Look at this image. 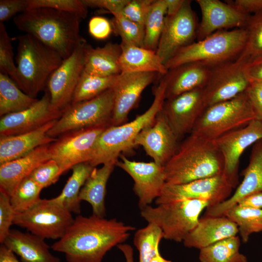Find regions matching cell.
Wrapping results in <instances>:
<instances>
[{"label": "cell", "instance_id": "3957f363", "mask_svg": "<svg viewBox=\"0 0 262 262\" xmlns=\"http://www.w3.org/2000/svg\"><path fill=\"white\" fill-rule=\"evenodd\" d=\"M164 167L166 183L180 184L223 174L224 162L213 141L190 134Z\"/></svg>", "mask_w": 262, "mask_h": 262}, {"label": "cell", "instance_id": "52a82bcc", "mask_svg": "<svg viewBox=\"0 0 262 262\" xmlns=\"http://www.w3.org/2000/svg\"><path fill=\"white\" fill-rule=\"evenodd\" d=\"M204 200L185 199L158 205L147 206L140 214L148 223L157 226L164 238L177 242L183 241L196 227L202 211L209 207Z\"/></svg>", "mask_w": 262, "mask_h": 262}, {"label": "cell", "instance_id": "680465c9", "mask_svg": "<svg viewBox=\"0 0 262 262\" xmlns=\"http://www.w3.org/2000/svg\"><path fill=\"white\" fill-rule=\"evenodd\" d=\"M149 262H172L169 260H167L164 258L158 252Z\"/></svg>", "mask_w": 262, "mask_h": 262}, {"label": "cell", "instance_id": "83f0119b", "mask_svg": "<svg viewBox=\"0 0 262 262\" xmlns=\"http://www.w3.org/2000/svg\"><path fill=\"white\" fill-rule=\"evenodd\" d=\"M18 255L22 262H60L52 255L45 239L32 233L11 229L2 243Z\"/></svg>", "mask_w": 262, "mask_h": 262}, {"label": "cell", "instance_id": "e575fe53", "mask_svg": "<svg viewBox=\"0 0 262 262\" xmlns=\"http://www.w3.org/2000/svg\"><path fill=\"white\" fill-rule=\"evenodd\" d=\"M224 215L234 222L243 243H246L254 233L262 231V209L240 206L232 207Z\"/></svg>", "mask_w": 262, "mask_h": 262}, {"label": "cell", "instance_id": "4316f807", "mask_svg": "<svg viewBox=\"0 0 262 262\" xmlns=\"http://www.w3.org/2000/svg\"><path fill=\"white\" fill-rule=\"evenodd\" d=\"M57 120L31 131L0 136V164L24 156L39 147L55 141L56 138L49 136L47 133Z\"/></svg>", "mask_w": 262, "mask_h": 262}, {"label": "cell", "instance_id": "11a10c76", "mask_svg": "<svg viewBox=\"0 0 262 262\" xmlns=\"http://www.w3.org/2000/svg\"><path fill=\"white\" fill-rule=\"evenodd\" d=\"M0 262H19L14 253L3 244L0 246Z\"/></svg>", "mask_w": 262, "mask_h": 262}, {"label": "cell", "instance_id": "d4e9b609", "mask_svg": "<svg viewBox=\"0 0 262 262\" xmlns=\"http://www.w3.org/2000/svg\"><path fill=\"white\" fill-rule=\"evenodd\" d=\"M49 144L39 147L24 156L0 164V190L10 197L18 184L38 165L50 159Z\"/></svg>", "mask_w": 262, "mask_h": 262}, {"label": "cell", "instance_id": "4dcf8cb0", "mask_svg": "<svg viewBox=\"0 0 262 262\" xmlns=\"http://www.w3.org/2000/svg\"><path fill=\"white\" fill-rule=\"evenodd\" d=\"M103 165L99 168H94L80 191L79 198L91 205L93 214L104 218L106 185L116 164L111 162Z\"/></svg>", "mask_w": 262, "mask_h": 262}, {"label": "cell", "instance_id": "f5cc1de1", "mask_svg": "<svg viewBox=\"0 0 262 262\" xmlns=\"http://www.w3.org/2000/svg\"><path fill=\"white\" fill-rule=\"evenodd\" d=\"M245 66L250 82H262V57Z\"/></svg>", "mask_w": 262, "mask_h": 262}, {"label": "cell", "instance_id": "f1b7e54d", "mask_svg": "<svg viewBox=\"0 0 262 262\" xmlns=\"http://www.w3.org/2000/svg\"><path fill=\"white\" fill-rule=\"evenodd\" d=\"M119 60L121 73L156 72L161 76L167 71L156 51L121 42Z\"/></svg>", "mask_w": 262, "mask_h": 262}, {"label": "cell", "instance_id": "7a4b0ae2", "mask_svg": "<svg viewBox=\"0 0 262 262\" xmlns=\"http://www.w3.org/2000/svg\"><path fill=\"white\" fill-rule=\"evenodd\" d=\"M81 19L76 15L47 8L28 9L13 18L18 30L54 49L63 60L86 42L80 34Z\"/></svg>", "mask_w": 262, "mask_h": 262}, {"label": "cell", "instance_id": "816d5d0a", "mask_svg": "<svg viewBox=\"0 0 262 262\" xmlns=\"http://www.w3.org/2000/svg\"><path fill=\"white\" fill-rule=\"evenodd\" d=\"M242 13L253 15L262 10V0H227Z\"/></svg>", "mask_w": 262, "mask_h": 262}, {"label": "cell", "instance_id": "8d00e7d4", "mask_svg": "<svg viewBox=\"0 0 262 262\" xmlns=\"http://www.w3.org/2000/svg\"><path fill=\"white\" fill-rule=\"evenodd\" d=\"M119 75L102 77L83 71L76 88L72 103L93 98L113 87Z\"/></svg>", "mask_w": 262, "mask_h": 262}, {"label": "cell", "instance_id": "b9f144b4", "mask_svg": "<svg viewBox=\"0 0 262 262\" xmlns=\"http://www.w3.org/2000/svg\"><path fill=\"white\" fill-rule=\"evenodd\" d=\"M0 72L8 75L17 84V67L14 61L12 39L4 23L0 22Z\"/></svg>", "mask_w": 262, "mask_h": 262}, {"label": "cell", "instance_id": "6f0895ef", "mask_svg": "<svg viewBox=\"0 0 262 262\" xmlns=\"http://www.w3.org/2000/svg\"><path fill=\"white\" fill-rule=\"evenodd\" d=\"M117 246L124 254L126 262H134L133 249L131 246L128 244H121Z\"/></svg>", "mask_w": 262, "mask_h": 262}, {"label": "cell", "instance_id": "d6986e66", "mask_svg": "<svg viewBox=\"0 0 262 262\" xmlns=\"http://www.w3.org/2000/svg\"><path fill=\"white\" fill-rule=\"evenodd\" d=\"M178 142L162 109L153 121L139 133L133 145L142 146L153 162L164 166L176 151Z\"/></svg>", "mask_w": 262, "mask_h": 262}, {"label": "cell", "instance_id": "f35d334b", "mask_svg": "<svg viewBox=\"0 0 262 262\" xmlns=\"http://www.w3.org/2000/svg\"><path fill=\"white\" fill-rule=\"evenodd\" d=\"M163 238L161 229L152 223H148L135 232L133 243L139 253V262H149L159 252V243Z\"/></svg>", "mask_w": 262, "mask_h": 262}, {"label": "cell", "instance_id": "f546056e", "mask_svg": "<svg viewBox=\"0 0 262 262\" xmlns=\"http://www.w3.org/2000/svg\"><path fill=\"white\" fill-rule=\"evenodd\" d=\"M121 53L120 44L108 42L103 47L93 48L87 44L86 58L83 72L98 76L119 75V60Z\"/></svg>", "mask_w": 262, "mask_h": 262}, {"label": "cell", "instance_id": "5bb4252c", "mask_svg": "<svg viewBox=\"0 0 262 262\" xmlns=\"http://www.w3.org/2000/svg\"><path fill=\"white\" fill-rule=\"evenodd\" d=\"M233 189L223 174L180 184L165 183L155 203L158 205L178 200L194 199L206 200L209 207H213L228 199Z\"/></svg>", "mask_w": 262, "mask_h": 262}, {"label": "cell", "instance_id": "681fc988", "mask_svg": "<svg viewBox=\"0 0 262 262\" xmlns=\"http://www.w3.org/2000/svg\"><path fill=\"white\" fill-rule=\"evenodd\" d=\"M246 93L256 119L262 122V82H250Z\"/></svg>", "mask_w": 262, "mask_h": 262}, {"label": "cell", "instance_id": "ba28073f", "mask_svg": "<svg viewBox=\"0 0 262 262\" xmlns=\"http://www.w3.org/2000/svg\"><path fill=\"white\" fill-rule=\"evenodd\" d=\"M255 118L245 91L233 98L206 107L190 134L213 141Z\"/></svg>", "mask_w": 262, "mask_h": 262}, {"label": "cell", "instance_id": "7bdbcfd3", "mask_svg": "<svg viewBox=\"0 0 262 262\" xmlns=\"http://www.w3.org/2000/svg\"><path fill=\"white\" fill-rule=\"evenodd\" d=\"M47 8L72 13L81 18H85L88 8L82 0H29L28 9Z\"/></svg>", "mask_w": 262, "mask_h": 262}, {"label": "cell", "instance_id": "6da1fadb", "mask_svg": "<svg viewBox=\"0 0 262 262\" xmlns=\"http://www.w3.org/2000/svg\"><path fill=\"white\" fill-rule=\"evenodd\" d=\"M135 229L115 218L79 215L51 248L64 253L67 262H101L108 251L124 242Z\"/></svg>", "mask_w": 262, "mask_h": 262}, {"label": "cell", "instance_id": "f6af8a7d", "mask_svg": "<svg viewBox=\"0 0 262 262\" xmlns=\"http://www.w3.org/2000/svg\"><path fill=\"white\" fill-rule=\"evenodd\" d=\"M154 0H129L122 14L129 20L145 26L148 13Z\"/></svg>", "mask_w": 262, "mask_h": 262}, {"label": "cell", "instance_id": "74e56055", "mask_svg": "<svg viewBox=\"0 0 262 262\" xmlns=\"http://www.w3.org/2000/svg\"><path fill=\"white\" fill-rule=\"evenodd\" d=\"M246 28V44L237 59L244 65L262 57V10L251 16Z\"/></svg>", "mask_w": 262, "mask_h": 262}, {"label": "cell", "instance_id": "ee69618b", "mask_svg": "<svg viewBox=\"0 0 262 262\" xmlns=\"http://www.w3.org/2000/svg\"><path fill=\"white\" fill-rule=\"evenodd\" d=\"M63 173L58 164L49 159L38 165L29 177L43 189L55 183Z\"/></svg>", "mask_w": 262, "mask_h": 262}, {"label": "cell", "instance_id": "484cf974", "mask_svg": "<svg viewBox=\"0 0 262 262\" xmlns=\"http://www.w3.org/2000/svg\"><path fill=\"white\" fill-rule=\"evenodd\" d=\"M237 225L225 215L199 218L196 227L184 240V246L201 249L218 241L236 236Z\"/></svg>", "mask_w": 262, "mask_h": 262}, {"label": "cell", "instance_id": "836d02e7", "mask_svg": "<svg viewBox=\"0 0 262 262\" xmlns=\"http://www.w3.org/2000/svg\"><path fill=\"white\" fill-rule=\"evenodd\" d=\"M240 246L239 236L227 238L200 249L199 259L201 262H247Z\"/></svg>", "mask_w": 262, "mask_h": 262}, {"label": "cell", "instance_id": "d6a6232c", "mask_svg": "<svg viewBox=\"0 0 262 262\" xmlns=\"http://www.w3.org/2000/svg\"><path fill=\"white\" fill-rule=\"evenodd\" d=\"M38 99L27 95L8 75L0 72V117L24 110Z\"/></svg>", "mask_w": 262, "mask_h": 262}, {"label": "cell", "instance_id": "60d3db41", "mask_svg": "<svg viewBox=\"0 0 262 262\" xmlns=\"http://www.w3.org/2000/svg\"><path fill=\"white\" fill-rule=\"evenodd\" d=\"M111 22L113 32L120 36L121 42L143 47L145 26L126 18L122 13L114 16Z\"/></svg>", "mask_w": 262, "mask_h": 262}, {"label": "cell", "instance_id": "7dc6e473", "mask_svg": "<svg viewBox=\"0 0 262 262\" xmlns=\"http://www.w3.org/2000/svg\"><path fill=\"white\" fill-rule=\"evenodd\" d=\"M29 0H0V22H4L28 9Z\"/></svg>", "mask_w": 262, "mask_h": 262}, {"label": "cell", "instance_id": "9a60e30c", "mask_svg": "<svg viewBox=\"0 0 262 262\" xmlns=\"http://www.w3.org/2000/svg\"><path fill=\"white\" fill-rule=\"evenodd\" d=\"M261 139L262 122L255 118L213 141L224 159L223 174L233 188L239 183L238 167L242 154L247 147Z\"/></svg>", "mask_w": 262, "mask_h": 262}, {"label": "cell", "instance_id": "c3c4849f", "mask_svg": "<svg viewBox=\"0 0 262 262\" xmlns=\"http://www.w3.org/2000/svg\"><path fill=\"white\" fill-rule=\"evenodd\" d=\"M88 31L92 36L98 40L107 38L113 32L112 22L107 18L96 16L88 23Z\"/></svg>", "mask_w": 262, "mask_h": 262}, {"label": "cell", "instance_id": "db71d44e", "mask_svg": "<svg viewBox=\"0 0 262 262\" xmlns=\"http://www.w3.org/2000/svg\"><path fill=\"white\" fill-rule=\"evenodd\" d=\"M237 204L243 207L262 209V192H257L246 197Z\"/></svg>", "mask_w": 262, "mask_h": 262}, {"label": "cell", "instance_id": "8fae6325", "mask_svg": "<svg viewBox=\"0 0 262 262\" xmlns=\"http://www.w3.org/2000/svg\"><path fill=\"white\" fill-rule=\"evenodd\" d=\"M87 43L78 46L52 73L47 83V91L52 108L63 112L71 103L73 95L83 71Z\"/></svg>", "mask_w": 262, "mask_h": 262}, {"label": "cell", "instance_id": "8992f818", "mask_svg": "<svg viewBox=\"0 0 262 262\" xmlns=\"http://www.w3.org/2000/svg\"><path fill=\"white\" fill-rule=\"evenodd\" d=\"M246 28L217 31L178 51L164 65L168 70L183 64L199 62L214 67L237 60L246 40Z\"/></svg>", "mask_w": 262, "mask_h": 262}, {"label": "cell", "instance_id": "4fadbf2b", "mask_svg": "<svg viewBox=\"0 0 262 262\" xmlns=\"http://www.w3.org/2000/svg\"><path fill=\"white\" fill-rule=\"evenodd\" d=\"M108 127H96L71 131L49 145L50 159L54 160L63 172L76 164L88 163L99 136Z\"/></svg>", "mask_w": 262, "mask_h": 262}, {"label": "cell", "instance_id": "7402d4cb", "mask_svg": "<svg viewBox=\"0 0 262 262\" xmlns=\"http://www.w3.org/2000/svg\"><path fill=\"white\" fill-rule=\"evenodd\" d=\"M62 112L51 107L47 90L41 99L22 111L0 117V136L17 135L32 131L54 120Z\"/></svg>", "mask_w": 262, "mask_h": 262}, {"label": "cell", "instance_id": "7c38bea8", "mask_svg": "<svg viewBox=\"0 0 262 262\" xmlns=\"http://www.w3.org/2000/svg\"><path fill=\"white\" fill-rule=\"evenodd\" d=\"M191 1L184 0L177 13L166 16L156 51L164 65L178 51L194 43L196 39L198 24L191 7Z\"/></svg>", "mask_w": 262, "mask_h": 262}, {"label": "cell", "instance_id": "44dd1931", "mask_svg": "<svg viewBox=\"0 0 262 262\" xmlns=\"http://www.w3.org/2000/svg\"><path fill=\"white\" fill-rule=\"evenodd\" d=\"M196 2L200 7L202 15L197 26V41L218 31L246 28L251 16L240 11L227 1L196 0Z\"/></svg>", "mask_w": 262, "mask_h": 262}, {"label": "cell", "instance_id": "277c9868", "mask_svg": "<svg viewBox=\"0 0 262 262\" xmlns=\"http://www.w3.org/2000/svg\"><path fill=\"white\" fill-rule=\"evenodd\" d=\"M165 83L161 78L153 91V101L147 110L130 122L107 127L97 140L87 163L94 167L111 162L116 164L121 154L134 147L139 133L153 121L162 109L165 100Z\"/></svg>", "mask_w": 262, "mask_h": 262}, {"label": "cell", "instance_id": "ab89813d", "mask_svg": "<svg viewBox=\"0 0 262 262\" xmlns=\"http://www.w3.org/2000/svg\"><path fill=\"white\" fill-rule=\"evenodd\" d=\"M42 189L29 176L25 178L10 197L16 214L24 212L37 203L41 199L40 194Z\"/></svg>", "mask_w": 262, "mask_h": 262}, {"label": "cell", "instance_id": "2e32d148", "mask_svg": "<svg viewBox=\"0 0 262 262\" xmlns=\"http://www.w3.org/2000/svg\"><path fill=\"white\" fill-rule=\"evenodd\" d=\"M250 82L245 65L237 60L213 67L202 88L206 108L244 93Z\"/></svg>", "mask_w": 262, "mask_h": 262}, {"label": "cell", "instance_id": "9f6ffc18", "mask_svg": "<svg viewBox=\"0 0 262 262\" xmlns=\"http://www.w3.org/2000/svg\"><path fill=\"white\" fill-rule=\"evenodd\" d=\"M167 5V16L177 13L183 4L184 0H165Z\"/></svg>", "mask_w": 262, "mask_h": 262}, {"label": "cell", "instance_id": "603a6c76", "mask_svg": "<svg viewBox=\"0 0 262 262\" xmlns=\"http://www.w3.org/2000/svg\"><path fill=\"white\" fill-rule=\"evenodd\" d=\"M243 179L232 196L222 203L206 208L205 216H218L225 213L246 197L262 192V139L253 145L247 166L242 172Z\"/></svg>", "mask_w": 262, "mask_h": 262}, {"label": "cell", "instance_id": "f907efd6", "mask_svg": "<svg viewBox=\"0 0 262 262\" xmlns=\"http://www.w3.org/2000/svg\"><path fill=\"white\" fill-rule=\"evenodd\" d=\"M129 0H82L87 7L98 8L107 10L114 16L122 13Z\"/></svg>", "mask_w": 262, "mask_h": 262}, {"label": "cell", "instance_id": "d590c367", "mask_svg": "<svg viewBox=\"0 0 262 262\" xmlns=\"http://www.w3.org/2000/svg\"><path fill=\"white\" fill-rule=\"evenodd\" d=\"M167 13L165 0H154L145 24L143 48L156 51Z\"/></svg>", "mask_w": 262, "mask_h": 262}, {"label": "cell", "instance_id": "5b68a950", "mask_svg": "<svg viewBox=\"0 0 262 262\" xmlns=\"http://www.w3.org/2000/svg\"><path fill=\"white\" fill-rule=\"evenodd\" d=\"M17 40V85L27 95L36 98L63 59L54 49L30 34L20 35Z\"/></svg>", "mask_w": 262, "mask_h": 262}, {"label": "cell", "instance_id": "30bf717a", "mask_svg": "<svg viewBox=\"0 0 262 262\" xmlns=\"http://www.w3.org/2000/svg\"><path fill=\"white\" fill-rule=\"evenodd\" d=\"M74 220L72 213L53 198L41 199L27 211L16 214L13 224L44 239H60Z\"/></svg>", "mask_w": 262, "mask_h": 262}, {"label": "cell", "instance_id": "ac0fdd59", "mask_svg": "<svg viewBox=\"0 0 262 262\" xmlns=\"http://www.w3.org/2000/svg\"><path fill=\"white\" fill-rule=\"evenodd\" d=\"M205 108L202 88H196L165 99L162 110L179 140L191 133Z\"/></svg>", "mask_w": 262, "mask_h": 262}, {"label": "cell", "instance_id": "1f68e13d", "mask_svg": "<svg viewBox=\"0 0 262 262\" xmlns=\"http://www.w3.org/2000/svg\"><path fill=\"white\" fill-rule=\"evenodd\" d=\"M94 167L87 163L73 166L72 175L68 178L62 192L55 199L60 202L70 213H81L80 191L91 175Z\"/></svg>", "mask_w": 262, "mask_h": 262}, {"label": "cell", "instance_id": "9c48e42d", "mask_svg": "<svg viewBox=\"0 0 262 262\" xmlns=\"http://www.w3.org/2000/svg\"><path fill=\"white\" fill-rule=\"evenodd\" d=\"M114 101L112 87L93 98L71 103L48 131V136L56 138L71 131L110 126Z\"/></svg>", "mask_w": 262, "mask_h": 262}, {"label": "cell", "instance_id": "e0dca14e", "mask_svg": "<svg viewBox=\"0 0 262 262\" xmlns=\"http://www.w3.org/2000/svg\"><path fill=\"white\" fill-rule=\"evenodd\" d=\"M116 165L132 179L133 190L138 198V206L144 208L161 195L166 183L164 167L154 162L131 161L121 154Z\"/></svg>", "mask_w": 262, "mask_h": 262}, {"label": "cell", "instance_id": "ffe728a7", "mask_svg": "<svg viewBox=\"0 0 262 262\" xmlns=\"http://www.w3.org/2000/svg\"><path fill=\"white\" fill-rule=\"evenodd\" d=\"M158 74L146 72L118 75L113 87L114 101L111 126L126 123L129 113L138 103L142 92L154 81Z\"/></svg>", "mask_w": 262, "mask_h": 262}, {"label": "cell", "instance_id": "bcb514c9", "mask_svg": "<svg viewBox=\"0 0 262 262\" xmlns=\"http://www.w3.org/2000/svg\"><path fill=\"white\" fill-rule=\"evenodd\" d=\"M10 197L0 190V242L2 244L8 235L16 215L10 203Z\"/></svg>", "mask_w": 262, "mask_h": 262}, {"label": "cell", "instance_id": "cb8c5ba5", "mask_svg": "<svg viewBox=\"0 0 262 262\" xmlns=\"http://www.w3.org/2000/svg\"><path fill=\"white\" fill-rule=\"evenodd\" d=\"M213 67L199 62L182 64L167 70L161 78L165 83V99L196 88H203Z\"/></svg>", "mask_w": 262, "mask_h": 262}]
</instances>
